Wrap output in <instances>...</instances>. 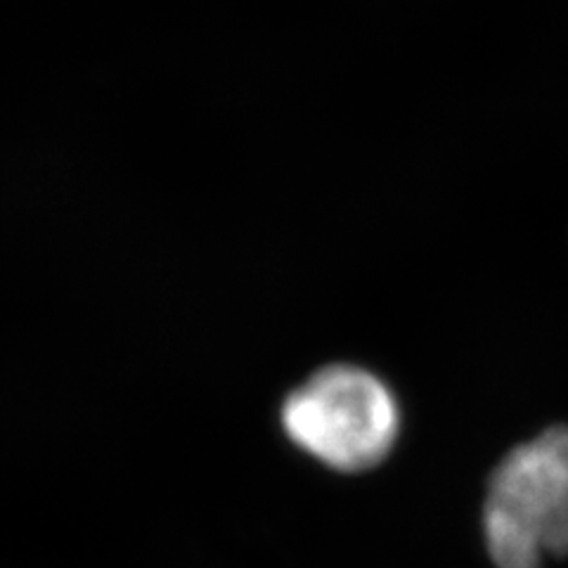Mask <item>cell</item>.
<instances>
[{
  "instance_id": "1",
  "label": "cell",
  "mask_w": 568,
  "mask_h": 568,
  "mask_svg": "<svg viewBox=\"0 0 568 568\" xmlns=\"http://www.w3.org/2000/svg\"><path fill=\"white\" fill-rule=\"evenodd\" d=\"M481 524L497 568H545L568 557V424L521 443L495 467Z\"/></svg>"
},
{
  "instance_id": "2",
  "label": "cell",
  "mask_w": 568,
  "mask_h": 568,
  "mask_svg": "<svg viewBox=\"0 0 568 568\" xmlns=\"http://www.w3.org/2000/svg\"><path fill=\"white\" fill-rule=\"evenodd\" d=\"M280 422L298 450L329 469L358 474L396 448L400 405L372 372L327 365L284 398Z\"/></svg>"
}]
</instances>
